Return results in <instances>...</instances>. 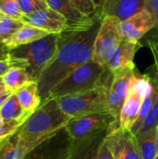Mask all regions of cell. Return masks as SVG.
<instances>
[{
	"label": "cell",
	"instance_id": "1",
	"mask_svg": "<svg viewBox=\"0 0 158 159\" xmlns=\"http://www.w3.org/2000/svg\"><path fill=\"white\" fill-rule=\"evenodd\" d=\"M99 18L91 26L60 34L57 52L37 81L41 102L49 98L53 89L81 65L92 61L94 43L102 24Z\"/></svg>",
	"mask_w": 158,
	"mask_h": 159
},
{
	"label": "cell",
	"instance_id": "2",
	"mask_svg": "<svg viewBox=\"0 0 158 159\" xmlns=\"http://www.w3.org/2000/svg\"><path fill=\"white\" fill-rule=\"evenodd\" d=\"M59 39L60 34H49L30 44L9 49L8 61L11 67L25 69L32 80L37 82L53 60L58 49Z\"/></svg>",
	"mask_w": 158,
	"mask_h": 159
},
{
	"label": "cell",
	"instance_id": "3",
	"mask_svg": "<svg viewBox=\"0 0 158 159\" xmlns=\"http://www.w3.org/2000/svg\"><path fill=\"white\" fill-rule=\"evenodd\" d=\"M71 118L61 110L57 99L48 98L32 113L16 134L29 140L45 139L66 127Z\"/></svg>",
	"mask_w": 158,
	"mask_h": 159
},
{
	"label": "cell",
	"instance_id": "4",
	"mask_svg": "<svg viewBox=\"0 0 158 159\" xmlns=\"http://www.w3.org/2000/svg\"><path fill=\"white\" fill-rule=\"evenodd\" d=\"M112 80V72L104 65L89 61L63 79L53 89L49 98L58 99L68 95L88 92L102 86H110Z\"/></svg>",
	"mask_w": 158,
	"mask_h": 159
},
{
	"label": "cell",
	"instance_id": "5",
	"mask_svg": "<svg viewBox=\"0 0 158 159\" xmlns=\"http://www.w3.org/2000/svg\"><path fill=\"white\" fill-rule=\"evenodd\" d=\"M110 86H102L93 90L58 98L61 110L70 117L108 112L107 92Z\"/></svg>",
	"mask_w": 158,
	"mask_h": 159
},
{
	"label": "cell",
	"instance_id": "6",
	"mask_svg": "<svg viewBox=\"0 0 158 159\" xmlns=\"http://www.w3.org/2000/svg\"><path fill=\"white\" fill-rule=\"evenodd\" d=\"M115 127H119L118 120L109 112L73 117L66 125V129L74 141L95 135Z\"/></svg>",
	"mask_w": 158,
	"mask_h": 159
},
{
	"label": "cell",
	"instance_id": "7",
	"mask_svg": "<svg viewBox=\"0 0 158 159\" xmlns=\"http://www.w3.org/2000/svg\"><path fill=\"white\" fill-rule=\"evenodd\" d=\"M119 23L120 20L116 18L103 17L95 39L92 61L105 66L110 54L123 41L119 32Z\"/></svg>",
	"mask_w": 158,
	"mask_h": 159
},
{
	"label": "cell",
	"instance_id": "8",
	"mask_svg": "<svg viewBox=\"0 0 158 159\" xmlns=\"http://www.w3.org/2000/svg\"><path fill=\"white\" fill-rule=\"evenodd\" d=\"M74 144L66 127L42 142L23 159H68Z\"/></svg>",
	"mask_w": 158,
	"mask_h": 159
},
{
	"label": "cell",
	"instance_id": "9",
	"mask_svg": "<svg viewBox=\"0 0 158 159\" xmlns=\"http://www.w3.org/2000/svg\"><path fill=\"white\" fill-rule=\"evenodd\" d=\"M114 159H142L137 140L130 130L113 128L105 138Z\"/></svg>",
	"mask_w": 158,
	"mask_h": 159
},
{
	"label": "cell",
	"instance_id": "10",
	"mask_svg": "<svg viewBox=\"0 0 158 159\" xmlns=\"http://www.w3.org/2000/svg\"><path fill=\"white\" fill-rule=\"evenodd\" d=\"M135 72L136 68L124 69L112 73L113 80L107 92V109L117 120L119 119V115L127 98L131 78Z\"/></svg>",
	"mask_w": 158,
	"mask_h": 159
},
{
	"label": "cell",
	"instance_id": "11",
	"mask_svg": "<svg viewBox=\"0 0 158 159\" xmlns=\"http://www.w3.org/2000/svg\"><path fill=\"white\" fill-rule=\"evenodd\" d=\"M156 25V21L154 16L147 9H143L131 18L120 21L119 32L123 40L137 42L152 29H155Z\"/></svg>",
	"mask_w": 158,
	"mask_h": 159
},
{
	"label": "cell",
	"instance_id": "12",
	"mask_svg": "<svg viewBox=\"0 0 158 159\" xmlns=\"http://www.w3.org/2000/svg\"><path fill=\"white\" fill-rule=\"evenodd\" d=\"M21 20L26 24L43 29L49 34H61L68 29L66 18L49 7L30 15H23Z\"/></svg>",
	"mask_w": 158,
	"mask_h": 159
},
{
	"label": "cell",
	"instance_id": "13",
	"mask_svg": "<svg viewBox=\"0 0 158 159\" xmlns=\"http://www.w3.org/2000/svg\"><path fill=\"white\" fill-rule=\"evenodd\" d=\"M47 7L63 15L68 22L67 31H76L88 28L99 18V14L88 17L77 10L69 0H45Z\"/></svg>",
	"mask_w": 158,
	"mask_h": 159
},
{
	"label": "cell",
	"instance_id": "14",
	"mask_svg": "<svg viewBox=\"0 0 158 159\" xmlns=\"http://www.w3.org/2000/svg\"><path fill=\"white\" fill-rule=\"evenodd\" d=\"M141 47L140 41L123 40L110 54L105 67L112 73L124 69H135L134 58Z\"/></svg>",
	"mask_w": 158,
	"mask_h": 159
},
{
	"label": "cell",
	"instance_id": "15",
	"mask_svg": "<svg viewBox=\"0 0 158 159\" xmlns=\"http://www.w3.org/2000/svg\"><path fill=\"white\" fill-rule=\"evenodd\" d=\"M144 99L145 98L135 89V87L130 81L128 95L124 102L118 119V125L121 129L127 130L131 129L140 116V112Z\"/></svg>",
	"mask_w": 158,
	"mask_h": 159
},
{
	"label": "cell",
	"instance_id": "16",
	"mask_svg": "<svg viewBox=\"0 0 158 159\" xmlns=\"http://www.w3.org/2000/svg\"><path fill=\"white\" fill-rule=\"evenodd\" d=\"M146 9V0H105L102 17L110 16L120 21Z\"/></svg>",
	"mask_w": 158,
	"mask_h": 159
},
{
	"label": "cell",
	"instance_id": "17",
	"mask_svg": "<svg viewBox=\"0 0 158 159\" xmlns=\"http://www.w3.org/2000/svg\"><path fill=\"white\" fill-rule=\"evenodd\" d=\"M111 129H106L95 135L74 141L68 159H97L99 150Z\"/></svg>",
	"mask_w": 158,
	"mask_h": 159
},
{
	"label": "cell",
	"instance_id": "18",
	"mask_svg": "<svg viewBox=\"0 0 158 159\" xmlns=\"http://www.w3.org/2000/svg\"><path fill=\"white\" fill-rule=\"evenodd\" d=\"M47 138L40 140H29L19 137L17 134H15L8 140L7 143L1 150L0 159H23L29 152H31Z\"/></svg>",
	"mask_w": 158,
	"mask_h": 159
},
{
	"label": "cell",
	"instance_id": "19",
	"mask_svg": "<svg viewBox=\"0 0 158 159\" xmlns=\"http://www.w3.org/2000/svg\"><path fill=\"white\" fill-rule=\"evenodd\" d=\"M48 34L49 33L43 29L24 23V25L13 36H11L9 39H7L4 43L7 46L9 49H11V48H17L22 45L30 44Z\"/></svg>",
	"mask_w": 158,
	"mask_h": 159
},
{
	"label": "cell",
	"instance_id": "20",
	"mask_svg": "<svg viewBox=\"0 0 158 159\" xmlns=\"http://www.w3.org/2000/svg\"><path fill=\"white\" fill-rule=\"evenodd\" d=\"M15 93L19 102L25 112L34 113L41 104V98L38 92L37 82H29Z\"/></svg>",
	"mask_w": 158,
	"mask_h": 159
},
{
	"label": "cell",
	"instance_id": "21",
	"mask_svg": "<svg viewBox=\"0 0 158 159\" xmlns=\"http://www.w3.org/2000/svg\"><path fill=\"white\" fill-rule=\"evenodd\" d=\"M1 78L6 89L13 93L27 83L33 81L27 71L19 67H11Z\"/></svg>",
	"mask_w": 158,
	"mask_h": 159
},
{
	"label": "cell",
	"instance_id": "22",
	"mask_svg": "<svg viewBox=\"0 0 158 159\" xmlns=\"http://www.w3.org/2000/svg\"><path fill=\"white\" fill-rule=\"evenodd\" d=\"M138 148L142 159H155L158 155L156 143V129L136 135Z\"/></svg>",
	"mask_w": 158,
	"mask_h": 159
},
{
	"label": "cell",
	"instance_id": "23",
	"mask_svg": "<svg viewBox=\"0 0 158 159\" xmlns=\"http://www.w3.org/2000/svg\"><path fill=\"white\" fill-rule=\"evenodd\" d=\"M31 114L32 113L25 112L24 109L21 107L15 92L12 93L7 98V100L5 102V103L0 109V115L4 122H11L14 120H19L27 116H30Z\"/></svg>",
	"mask_w": 158,
	"mask_h": 159
},
{
	"label": "cell",
	"instance_id": "24",
	"mask_svg": "<svg viewBox=\"0 0 158 159\" xmlns=\"http://www.w3.org/2000/svg\"><path fill=\"white\" fill-rule=\"evenodd\" d=\"M23 25L24 22L21 20L2 15L0 17V42H5L9 39Z\"/></svg>",
	"mask_w": 158,
	"mask_h": 159
},
{
	"label": "cell",
	"instance_id": "25",
	"mask_svg": "<svg viewBox=\"0 0 158 159\" xmlns=\"http://www.w3.org/2000/svg\"><path fill=\"white\" fill-rule=\"evenodd\" d=\"M0 14L18 20L23 16L17 0H0Z\"/></svg>",
	"mask_w": 158,
	"mask_h": 159
},
{
	"label": "cell",
	"instance_id": "26",
	"mask_svg": "<svg viewBox=\"0 0 158 159\" xmlns=\"http://www.w3.org/2000/svg\"><path fill=\"white\" fill-rule=\"evenodd\" d=\"M17 2L23 15H30L48 7L44 0H17Z\"/></svg>",
	"mask_w": 158,
	"mask_h": 159
},
{
	"label": "cell",
	"instance_id": "27",
	"mask_svg": "<svg viewBox=\"0 0 158 159\" xmlns=\"http://www.w3.org/2000/svg\"><path fill=\"white\" fill-rule=\"evenodd\" d=\"M30 116H27L19 120H14L11 122H4L2 125H0V140L14 136L17 133V131L19 130V129L21 127V125L25 122V120Z\"/></svg>",
	"mask_w": 158,
	"mask_h": 159
},
{
	"label": "cell",
	"instance_id": "28",
	"mask_svg": "<svg viewBox=\"0 0 158 159\" xmlns=\"http://www.w3.org/2000/svg\"><path fill=\"white\" fill-rule=\"evenodd\" d=\"M69 1L77 10H79L82 14L86 16L91 17L98 14L97 8L92 0H69Z\"/></svg>",
	"mask_w": 158,
	"mask_h": 159
},
{
	"label": "cell",
	"instance_id": "29",
	"mask_svg": "<svg viewBox=\"0 0 158 159\" xmlns=\"http://www.w3.org/2000/svg\"><path fill=\"white\" fill-rule=\"evenodd\" d=\"M146 42L154 57V61H155L154 69L156 70V74L158 75V31H156V33L152 36L146 38Z\"/></svg>",
	"mask_w": 158,
	"mask_h": 159
},
{
	"label": "cell",
	"instance_id": "30",
	"mask_svg": "<svg viewBox=\"0 0 158 159\" xmlns=\"http://www.w3.org/2000/svg\"><path fill=\"white\" fill-rule=\"evenodd\" d=\"M146 9L154 16L156 21V31H158V0H146Z\"/></svg>",
	"mask_w": 158,
	"mask_h": 159
},
{
	"label": "cell",
	"instance_id": "31",
	"mask_svg": "<svg viewBox=\"0 0 158 159\" xmlns=\"http://www.w3.org/2000/svg\"><path fill=\"white\" fill-rule=\"evenodd\" d=\"M97 159H114L113 157V155L108 147V144L106 143V141L104 140L100 150H99V153H98V157Z\"/></svg>",
	"mask_w": 158,
	"mask_h": 159
},
{
	"label": "cell",
	"instance_id": "32",
	"mask_svg": "<svg viewBox=\"0 0 158 159\" xmlns=\"http://www.w3.org/2000/svg\"><path fill=\"white\" fill-rule=\"evenodd\" d=\"M10 68H11V65L9 63L8 59L0 61V77H2Z\"/></svg>",
	"mask_w": 158,
	"mask_h": 159
},
{
	"label": "cell",
	"instance_id": "33",
	"mask_svg": "<svg viewBox=\"0 0 158 159\" xmlns=\"http://www.w3.org/2000/svg\"><path fill=\"white\" fill-rule=\"evenodd\" d=\"M9 48L4 42H0V61L8 59Z\"/></svg>",
	"mask_w": 158,
	"mask_h": 159
},
{
	"label": "cell",
	"instance_id": "34",
	"mask_svg": "<svg viewBox=\"0 0 158 159\" xmlns=\"http://www.w3.org/2000/svg\"><path fill=\"white\" fill-rule=\"evenodd\" d=\"M96 8H97V12L98 14L103 19L102 17V10H103V7H104V3H105V0H92Z\"/></svg>",
	"mask_w": 158,
	"mask_h": 159
},
{
	"label": "cell",
	"instance_id": "35",
	"mask_svg": "<svg viewBox=\"0 0 158 159\" xmlns=\"http://www.w3.org/2000/svg\"><path fill=\"white\" fill-rule=\"evenodd\" d=\"M12 93H13V92H11V91H9V90H7V89H4L3 91L0 92V109H1V107L3 106V104L5 103V102L7 100V98H8Z\"/></svg>",
	"mask_w": 158,
	"mask_h": 159
},
{
	"label": "cell",
	"instance_id": "36",
	"mask_svg": "<svg viewBox=\"0 0 158 159\" xmlns=\"http://www.w3.org/2000/svg\"><path fill=\"white\" fill-rule=\"evenodd\" d=\"M4 89H6V88H5V86H4V84H3L2 78L0 77V92H1V91H3Z\"/></svg>",
	"mask_w": 158,
	"mask_h": 159
},
{
	"label": "cell",
	"instance_id": "37",
	"mask_svg": "<svg viewBox=\"0 0 158 159\" xmlns=\"http://www.w3.org/2000/svg\"><path fill=\"white\" fill-rule=\"evenodd\" d=\"M156 143H157V148H158V125L156 127Z\"/></svg>",
	"mask_w": 158,
	"mask_h": 159
},
{
	"label": "cell",
	"instance_id": "38",
	"mask_svg": "<svg viewBox=\"0 0 158 159\" xmlns=\"http://www.w3.org/2000/svg\"><path fill=\"white\" fill-rule=\"evenodd\" d=\"M3 123H4V120H3V118H2V116L0 115V125H2Z\"/></svg>",
	"mask_w": 158,
	"mask_h": 159
},
{
	"label": "cell",
	"instance_id": "39",
	"mask_svg": "<svg viewBox=\"0 0 158 159\" xmlns=\"http://www.w3.org/2000/svg\"><path fill=\"white\" fill-rule=\"evenodd\" d=\"M155 159H158V155H157V156H156V158H155Z\"/></svg>",
	"mask_w": 158,
	"mask_h": 159
},
{
	"label": "cell",
	"instance_id": "40",
	"mask_svg": "<svg viewBox=\"0 0 158 159\" xmlns=\"http://www.w3.org/2000/svg\"><path fill=\"white\" fill-rule=\"evenodd\" d=\"M1 16H2V15H0V17H1Z\"/></svg>",
	"mask_w": 158,
	"mask_h": 159
},
{
	"label": "cell",
	"instance_id": "41",
	"mask_svg": "<svg viewBox=\"0 0 158 159\" xmlns=\"http://www.w3.org/2000/svg\"><path fill=\"white\" fill-rule=\"evenodd\" d=\"M0 15H1V14H0Z\"/></svg>",
	"mask_w": 158,
	"mask_h": 159
},
{
	"label": "cell",
	"instance_id": "42",
	"mask_svg": "<svg viewBox=\"0 0 158 159\" xmlns=\"http://www.w3.org/2000/svg\"><path fill=\"white\" fill-rule=\"evenodd\" d=\"M44 1H45V0H44Z\"/></svg>",
	"mask_w": 158,
	"mask_h": 159
}]
</instances>
